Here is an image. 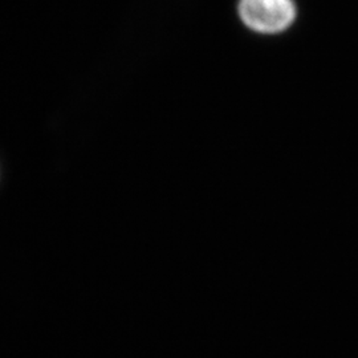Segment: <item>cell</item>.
<instances>
[{
	"label": "cell",
	"mask_w": 358,
	"mask_h": 358,
	"mask_svg": "<svg viewBox=\"0 0 358 358\" xmlns=\"http://www.w3.org/2000/svg\"><path fill=\"white\" fill-rule=\"evenodd\" d=\"M239 15L250 29L273 35L292 26L296 6L294 0H241Z\"/></svg>",
	"instance_id": "1"
}]
</instances>
